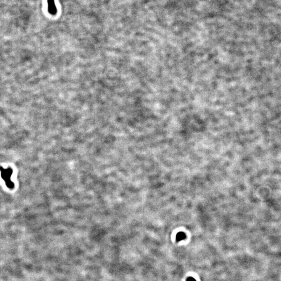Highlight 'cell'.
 Segmentation results:
<instances>
[{
	"instance_id": "6da1fadb",
	"label": "cell",
	"mask_w": 281,
	"mask_h": 281,
	"mask_svg": "<svg viewBox=\"0 0 281 281\" xmlns=\"http://www.w3.org/2000/svg\"><path fill=\"white\" fill-rule=\"evenodd\" d=\"M0 171L1 177L5 181L6 187L10 189H14L15 184L11 180V177L13 173L12 168L8 167L7 169H5L2 166H0Z\"/></svg>"
},
{
	"instance_id": "7a4b0ae2",
	"label": "cell",
	"mask_w": 281,
	"mask_h": 281,
	"mask_svg": "<svg viewBox=\"0 0 281 281\" xmlns=\"http://www.w3.org/2000/svg\"><path fill=\"white\" fill-rule=\"evenodd\" d=\"M48 11L51 14L55 15L57 12L56 7L55 4L54 0H47Z\"/></svg>"
},
{
	"instance_id": "3957f363",
	"label": "cell",
	"mask_w": 281,
	"mask_h": 281,
	"mask_svg": "<svg viewBox=\"0 0 281 281\" xmlns=\"http://www.w3.org/2000/svg\"><path fill=\"white\" fill-rule=\"evenodd\" d=\"M185 238H186V235L183 232H179L177 235V237H176V239L177 241H182Z\"/></svg>"
},
{
	"instance_id": "277c9868",
	"label": "cell",
	"mask_w": 281,
	"mask_h": 281,
	"mask_svg": "<svg viewBox=\"0 0 281 281\" xmlns=\"http://www.w3.org/2000/svg\"><path fill=\"white\" fill-rule=\"evenodd\" d=\"M187 281H196V280L191 277H189L188 279H187Z\"/></svg>"
}]
</instances>
